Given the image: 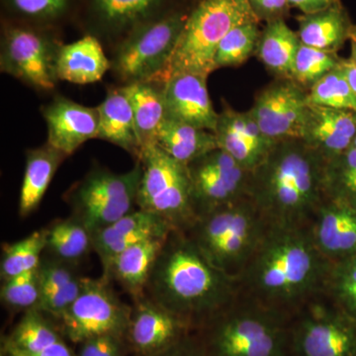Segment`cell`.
Here are the masks:
<instances>
[{"mask_svg":"<svg viewBox=\"0 0 356 356\" xmlns=\"http://www.w3.org/2000/svg\"><path fill=\"white\" fill-rule=\"evenodd\" d=\"M331 266L310 226L268 224L236 277L238 295L293 317L323 296Z\"/></svg>","mask_w":356,"mask_h":356,"instance_id":"cell-1","label":"cell"},{"mask_svg":"<svg viewBox=\"0 0 356 356\" xmlns=\"http://www.w3.org/2000/svg\"><path fill=\"white\" fill-rule=\"evenodd\" d=\"M145 295L198 331L238 296V283L212 264L185 232L172 229L154 262Z\"/></svg>","mask_w":356,"mask_h":356,"instance_id":"cell-2","label":"cell"},{"mask_svg":"<svg viewBox=\"0 0 356 356\" xmlns=\"http://www.w3.org/2000/svg\"><path fill=\"white\" fill-rule=\"evenodd\" d=\"M325 161L303 140H278L248 172L245 196L268 224L310 226L325 201Z\"/></svg>","mask_w":356,"mask_h":356,"instance_id":"cell-3","label":"cell"},{"mask_svg":"<svg viewBox=\"0 0 356 356\" xmlns=\"http://www.w3.org/2000/svg\"><path fill=\"white\" fill-rule=\"evenodd\" d=\"M292 318L238 295L196 332L208 356H291Z\"/></svg>","mask_w":356,"mask_h":356,"instance_id":"cell-4","label":"cell"},{"mask_svg":"<svg viewBox=\"0 0 356 356\" xmlns=\"http://www.w3.org/2000/svg\"><path fill=\"white\" fill-rule=\"evenodd\" d=\"M267 226L252 201L243 196L201 215L185 233L213 266L236 280Z\"/></svg>","mask_w":356,"mask_h":356,"instance_id":"cell-5","label":"cell"},{"mask_svg":"<svg viewBox=\"0 0 356 356\" xmlns=\"http://www.w3.org/2000/svg\"><path fill=\"white\" fill-rule=\"evenodd\" d=\"M259 21L248 0H199L156 83H165L184 72L209 76L214 72L215 53L222 39L236 26Z\"/></svg>","mask_w":356,"mask_h":356,"instance_id":"cell-6","label":"cell"},{"mask_svg":"<svg viewBox=\"0 0 356 356\" xmlns=\"http://www.w3.org/2000/svg\"><path fill=\"white\" fill-rule=\"evenodd\" d=\"M137 159L142 165L137 208L161 218L172 229H191L198 217L187 165L156 145L143 147Z\"/></svg>","mask_w":356,"mask_h":356,"instance_id":"cell-7","label":"cell"},{"mask_svg":"<svg viewBox=\"0 0 356 356\" xmlns=\"http://www.w3.org/2000/svg\"><path fill=\"white\" fill-rule=\"evenodd\" d=\"M140 177L142 165L138 159L132 170L124 173L95 166L65 193L70 216L91 234L109 226L137 207Z\"/></svg>","mask_w":356,"mask_h":356,"instance_id":"cell-8","label":"cell"},{"mask_svg":"<svg viewBox=\"0 0 356 356\" xmlns=\"http://www.w3.org/2000/svg\"><path fill=\"white\" fill-rule=\"evenodd\" d=\"M191 11L179 7L138 28L117 44L111 60L117 76L126 84L156 83L172 58Z\"/></svg>","mask_w":356,"mask_h":356,"instance_id":"cell-9","label":"cell"},{"mask_svg":"<svg viewBox=\"0 0 356 356\" xmlns=\"http://www.w3.org/2000/svg\"><path fill=\"white\" fill-rule=\"evenodd\" d=\"M58 29L1 20V72L41 90L55 88Z\"/></svg>","mask_w":356,"mask_h":356,"instance_id":"cell-10","label":"cell"},{"mask_svg":"<svg viewBox=\"0 0 356 356\" xmlns=\"http://www.w3.org/2000/svg\"><path fill=\"white\" fill-rule=\"evenodd\" d=\"M132 306L124 303L106 278L84 277L76 301L58 325L70 343H83L91 337L116 334L126 337Z\"/></svg>","mask_w":356,"mask_h":356,"instance_id":"cell-11","label":"cell"},{"mask_svg":"<svg viewBox=\"0 0 356 356\" xmlns=\"http://www.w3.org/2000/svg\"><path fill=\"white\" fill-rule=\"evenodd\" d=\"M291 356H356V323L324 297L295 314Z\"/></svg>","mask_w":356,"mask_h":356,"instance_id":"cell-12","label":"cell"},{"mask_svg":"<svg viewBox=\"0 0 356 356\" xmlns=\"http://www.w3.org/2000/svg\"><path fill=\"white\" fill-rule=\"evenodd\" d=\"M179 7L180 0H81L74 23L86 34L116 46L138 28Z\"/></svg>","mask_w":356,"mask_h":356,"instance_id":"cell-13","label":"cell"},{"mask_svg":"<svg viewBox=\"0 0 356 356\" xmlns=\"http://www.w3.org/2000/svg\"><path fill=\"white\" fill-rule=\"evenodd\" d=\"M187 168L197 217L245 196L248 172L219 147Z\"/></svg>","mask_w":356,"mask_h":356,"instance_id":"cell-14","label":"cell"},{"mask_svg":"<svg viewBox=\"0 0 356 356\" xmlns=\"http://www.w3.org/2000/svg\"><path fill=\"white\" fill-rule=\"evenodd\" d=\"M307 90L289 79L262 89L248 110L262 133L273 142L301 139L307 112Z\"/></svg>","mask_w":356,"mask_h":356,"instance_id":"cell-15","label":"cell"},{"mask_svg":"<svg viewBox=\"0 0 356 356\" xmlns=\"http://www.w3.org/2000/svg\"><path fill=\"white\" fill-rule=\"evenodd\" d=\"M192 332L179 318L146 295L134 300L126 341L137 356H156Z\"/></svg>","mask_w":356,"mask_h":356,"instance_id":"cell-16","label":"cell"},{"mask_svg":"<svg viewBox=\"0 0 356 356\" xmlns=\"http://www.w3.org/2000/svg\"><path fill=\"white\" fill-rule=\"evenodd\" d=\"M207 79L205 74L184 72L163 83L166 117L214 133L219 114L211 102Z\"/></svg>","mask_w":356,"mask_h":356,"instance_id":"cell-17","label":"cell"},{"mask_svg":"<svg viewBox=\"0 0 356 356\" xmlns=\"http://www.w3.org/2000/svg\"><path fill=\"white\" fill-rule=\"evenodd\" d=\"M48 127V143L67 156L88 140L96 139L99 129L97 108L83 106L57 96L42 108Z\"/></svg>","mask_w":356,"mask_h":356,"instance_id":"cell-18","label":"cell"},{"mask_svg":"<svg viewBox=\"0 0 356 356\" xmlns=\"http://www.w3.org/2000/svg\"><path fill=\"white\" fill-rule=\"evenodd\" d=\"M214 134L218 147L248 172L261 163L275 143L262 133L250 111L236 112L228 106L219 114Z\"/></svg>","mask_w":356,"mask_h":356,"instance_id":"cell-19","label":"cell"},{"mask_svg":"<svg viewBox=\"0 0 356 356\" xmlns=\"http://www.w3.org/2000/svg\"><path fill=\"white\" fill-rule=\"evenodd\" d=\"M172 231L161 218L135 209L109 226L91 234L93 252L99 257L102 270L124 250L154 236H165Z\"/></svg>","mask_w":356,"mask_h":356,"instance_id":"cell-20","label":"cell"},{"mask_svg":"<svg viewBox=\"0 0 356 356\" xmlns=\"http://www.w3.org/2000/svg\"><path fill=\"white\" fill-rule=\"evenodd\" d=\"M356 135V112L307 105L301 140L325 159L350 149Z\"/></svg>","mask_w":356,"mask_h":356,"instance_id":"cell-21","label":"cell"},{"mask_svg":"<svg viewBox=\"0 0 356 356\" xmlns=\"http://www.w3.org/2000/svg\"><path fill=\"white\" fill-rule=\"evenodd\" d=\"M310 229L318 250L330 261L356 254V210L325 201Z\"/></svg>","mask_w":356,"mask_h":356,"instance_id":"cell-22","label":"cell"},{"mask_svg":"<svg viewBox=\"0 0 356 356\" xmlns=\"http://www.w3.org/2000/svg\"><path fill=\"white\" fill-rule=\"evenodd\" d=\"M166 236L147 238L124 250L110 262L102 273V277L115 281L131 298L137 300L145 296L147 280L163 247Z\"/></svg>","mask_w":356,"mask_h":356,"instance_id":"cell-23","label":"cell"},{"mask_svg":"<svg viewBox=\"0 0 356 356\" xmlns=\"http://www.w3.org/2000/svg\"><path fill=\"white\" fill-rule=\"evenodd\" d=\"M111 62L105 55L100 40L86 34L74 43L60 46L57 58V77L60 81L88 84L102 81Z\"/></svg>","mask_w":356,"mask_h":356,"instance_id":"cell-24","label":"cell"},{"mask_svg":"<svg viewBox=\"0 0 356 356\" xmlns=\"http://www.w3.org/2000/svg\"><path fill=\"white\" fill-rule=\"evenodd\" d=\"M96 108L99 114L97 139L107 140L138 159L142 147L132 105L123 86L110 89L106 98Z\"/></svg>","mask_w":356,"mask_h":356,"instance_id":"cell-25","label":"cell"},{"mask_svg":"<svg viewBox=\"0 0 356 356\" xmlns=\"http://www.w3.org/2000/svg\"><path fill=\"white\" fill-rule=\"evenodd\" d=\"M67 158L48 143L26 152L24 177L20 188L19 215L25 218L38 208L58 166Z\"/></svg>","mask_w":356,"mask_h":356,"instance_id":"cell-26","label":"cell"},{"mask_svg":"<svg viewBox=\"0 0 356 356\" xmlns=\"http://www.w3.org/2000/svg\"><path fill=\"white\" fill-rule=\"evenodd\" d=\"M123 88L132 105L140 147L156 145L159 129L166 118L163 84L137 81L125 84Z\"/></svg>","mask_w":356,"mask_h":356,"instance_id":"cell-27","label":"cell"},{"mask_svg":"<svg viewBox=\"0 0 356 356\" xmlns=\"http://www.w3.org/2000/svg\"><path fill=\"white\" fill-rule=\"evenodd\" d=\"M156 146L185 165L218 149L214 133L168 117L159 129Z\"/></svg>","mask_w":356,"mask_h":356,"instance_id":"cell-28","label":"cell"},{"mask_svg":"<svg viewBox=\"0 0 356 356\" xmlns=\"http://www.w3.org/2000/svg\"><path fill=\"white\" fill-rule=\"evenodd\" d=\"M81 0H1V20L60 30L76 19Z\"/></svg>","mask_w":356,"mask_h":356,"instance_id":"cell-29","label":"cell"},{"mask_svg":"<svg viewBox=\"0 0 356 356\" xmlns=\"http://www.w3.org/2000/svg\"><path fill=\"white\" fill-rule=\"evenodd\" d=\"M261 33L255 55L266 67L280 79H288L299 50V35L283 18L267 22Z\"/></svg>","mask_w":356,"mask_h":356,"instance_id":"cell-30","label":"cell"},{"mask_svg":"<svg viewBox=\"0 0 356 356\" xmlns=\"http://www.w3.org/2000/svg\"><path fill=\"white\" fill-rule=\"evenodd\" d=\"M299 38L302 44L336 53L350 38V26L341 4L321 13L300 16Z\"/></svg>","mask_w":356,"mask_h":356,"instance_id":"cell-31","label":"cell"},{"mask_svg":"<svg viewBox=\"0 0 356 356\" xmlns=\"http://www.w3.org/2000/svg\"><path fill=\"white\" fill-rule=\"evenodd\" d=\"M44 229V254L49 257L79 266L93 250L90 232L72 216L55 220Z\"/></svg>","mask_w":356,"mask_h":356,"instance_id":"cell-32","label":"cell"},{"mask_svg":"<svg viewBox=\"0 0 356 356\" xmlns=\"http://www.w3.org/2000/svg\"><path fill=\"white\" fill-rule=\"evenodd\" d=\"M65 339L60 325L38 309L23 313L19 322L1 343L22 351H38Z\"/></svg>","mask_w":356,"mask_h":356,"instance_id":"cell-33","label":"cell"},{"mask_svg":"<svg viewBox=\"0 0 356 356\" xmlns=\"http://www.w3.org/2000/svg\"><path fill=\"white\" fill-rule=\"evenodd\" d=\"M325 201L356 210V149L327 159L324 172Z\"/></svg>","mask_w":356,"mask_h":356,"instance_id":"cell-34","label":"cell"},{"mask_svg":"<svg viewBox=\"0 0 356 356\" xmlns=\"http://www.w3.org/2000/svg\"><path fill=\"white\" fill-rule=\"evenodd\" d=\"M323 297L356 323V254L332 262Z\"/></svg>","mask_w":356,"mask_h":356,"instance_id":"cell-35","label":"cell"},{"mask_svg":"<svg viewBox=\"0 0 356 356\" xmlns=\"http://www.w3.org/2000/svg\"><path fill=\"white\" fill-rule=\"evenodd\" d=\"M46 248V229L33 232L18 242L2 245L0 276L2 281L38 267Z\"/></svg>","mask_w":356,"mask_h":356,"instance_id":"cell-36","label":"cell"},{"mask_svg":"<svg viewBox=\"0 0 356 356\" xmlns=\"http://www.w3.org/2000/svg\"><path fill=\"white\" fill-rule=\"evenodd\" d=\"M261 32L259 23L238 25L222 39L214 57V70L220 67H238L255 55Z\"/></svg>","mask_w":356,"mask_h":356,"instance_id":"cell-37","label":"cell"},{"mask_svg":"<svg viewBox=\"0 0 356 356\" xmlns=\"http://www.w3.org/2000/svg\"><path fill=\"white\" fill-rule=\"evenodd\" d=\"M307 102L356 112V95L339 65L307 90Z\"/></svg>","mask_w":356,"mask_h":356,"instance_id":"cell-38","label":"cell"},{"mask_svg":"<svg viewBox=\"0 0 356 356\" xmlns=\"http://www.w3.org/2000/svg\"><path fill=\"white\" fill-rule=\"evenodd\" d=\"M339 63L336 53L318 50L301 43L288 79L308 90L327 72L336 69Z\"/></svg>","mask_w":356,"mask_h":356,"instance_id":"cell-39","label":"cell"},{"mask_svg":"<svg viewBox=\"0 0 356 356\" xmlns=\"http://www.w3.org/2000/svg\"><path fill=\"white\" fill-rule=\"evenodd\" d=\"M0 297L4 306L11 311L26 312L36 308L40 298L37 268L3 280Z\"/></svg>","mask_w":356,"mask_h":356,"instance_id":"cell-40","label":"cell"},{"mask_svg":"<svg viewBox=\"0 0 356 356\" xmlns=\"http://www.w3.org/2000/svg\"><path fill=\"white\" fill-rule=\"evenodd\" d=\"M77 269L79 266L54 259L47 254L42 255L41 261L37 267L40 298L81 277V275Z\"/></svg>","mask_w":356,"mask_h":356,"instance_id":"cell-41","label":"cell"},{"mask_svg":"<svg viewBox=\"0 0 356 356\" xmlns=\"http://www.w3.org/2000/svg\"><path fill=\"white\" fill-rule=\"evenodd\" d=\"M83 278L84 276H81L69 284L44 295L39 299L36 309L43 312L58 324L65 312L79 297L83 287Z\"/></svg>","mask_w":356,"mask_h":356,"instance_id":"cell-42","label":"cell"},{"mask_svg":"<svg viewBox=\"0 0 356 356\" xmlns=\"http://www.w3.org/2000/svg\"><path fill=\"white\" fill-rule=\"evenodd\" d=\"M77 356H127L130 353L126 337L103 334L79 344Z\"/></svg>","mask_w":356,"mask_h":356,"instance_id":"cell-43","label":"cell"},{"mask_svg":"<svg viewBox=\"0 0 356 356\" xmlns=\"http://www.w3.org/2000/svg\"><path fill=\"white\" fill-rule=\"evenodd\" d=\"M156 356H208V353L198 332L192 331Z\"/></svg>","mask_w":356,"mask_h":356,"instance_id":"cell-44","label":"cell"},{"mask_svg":"<svg viewBox=\"0 0 356 356\" xmlns=\"http://www.w3.org/2000/svg\"><path fill=\"white\" fill-rule=\"evenodd\" d=\"M259 20L267 22L283 18L289 8L288 0H248Z\"/></svg>","mask_w":356,"mask_h":356,"instance_id":"cell-45","label":"cell"},{"mask_svg":"<svg viewBox=\"0 0 356 356\" xmlns=\"http://www.w3.org/2000/svg\"><path fill=\"white\" fill-rule=\"evenodd\" d=\"M0 356H77L69 344L65 343V339L58 341V343L44 348L38 351H22L11 348L1 343V350H0Z\"/></svg>","mask_w":356,"mask_h":356,"instance_id":"cell-46","label":"cell"},{"mask_svg":"<svg viewBox=\"0 0 356 356\" xmlns=\"http://www.w3.org/2000/svg\"><path fill=\"white\" fill-rule=\"evenodd\" d=\"M289 6L297 7L305 15L321 13L339 3V0H288Z\"/></svg>","mask_w":356,"mask_h":356,"instance_id":"cell-47","label":"cell"},{"mask_svg":"<svg viewBox=\"0 0 356 356\" xmlns=\"http://www.w3.org/2000/svg\"><path fill=\"white\" fill-rule=\"evenodd\" d=\"M339 67L343 72L346 81L356 95V64L353 58L350 60H339Z\"/></svg>","mask_w":356,"mask_h":356,"instance_id":"cell-48","label":"cell"},{"mask_svg":"<svg viewBox=\"0 0 356 356\" xmlns=\"http://www.w3.org/2000/svg\"><path fill=\"white\" fill-rule=\"evenodd\" d=\"M350 38L351 41L356 43V27H351L350 31Z\"/></svg>","mask_w":356,"mask_h":356,"instance_id":"cell-49","label":"cell"},{"mask_svg":"<svg viewBox=\"0 0 356 356\" xmlns=\"http://www.w3.org/2000/svg\"><path fill=\"white\" fill-rule=\"evenodd\" d=\"M351 54H353V60H355L356 64V43L353 42V48H351Z\"/></svg>","mask_w":356,"mask_h":356,"instance_id":"cell-50","label":"cell"},{"mask_svg":"<svg viewBox=\"0 0 356 356\" xmlns=\"http://www.w3.org/2000/svg\"><path fill=\"white\" fill-rule=\"evenodd\" d=\"M351 147H355V149H356V135L355 140H353V146H351Z\"/></svg>","mask_w":356,"mask_h":356,"instance_id":"cell-51","label":"cell"}]
</instances>
